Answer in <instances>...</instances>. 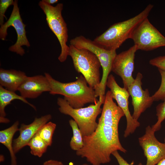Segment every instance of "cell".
Listing matches in <instances>:
<instances>
[{
	"label": "cell",
	"instance_id": "6da1fadb",
	"mask_svg": "<svg viewBox=\"0 0 165 165\" xmlns=\"http://www.w3.org/2000/svg\"><path fill=\"white\" fill-rule=\"evenodd\" d=\"M83 146L76 151V154L85 158L92 165L109 163L115 151L127 152L120 142L117 127L98 125L92 134L83 137Z\"/></svg>",
	"mask_w": 165,
	"mask_h": 165
},
{
	"label": "cell",
	"instance_id": "7a4b0ae2",
	"mask_svg": "<svg viewBox=\"0 0 165 165\" xmlns=\"http://www.w3.org/2000/svg\"><path fill=\"white\" fill-rule=\"evenodd\" d=\"M44 75L50 85L51 90L50 94L63 95L64 98L73 108H82L87 103L96 104L98 101L96 96L94 90L87 85L82 75L75 81L67 83L55 79L48 73L45 72Z\"/></svg>",
	"mask_w": 165,
	"mask_h": 165
},
{
	"label": "cell",
	"instance_id": "3957f363",
	"mask_svg": "<svg viewBox=\"0 0 165 165\" xmlns=\"http://www.w3.org/2000/svg\"><path fill=\"white\" fill-rule=\"evenodd\" d=\"M153 5L148 4L145 9L134 17L115 23L94 40L108 50H116L132 35L138 25L148 18Z\"/></svg>",
	"mask_w": 165,
	"mask_h": 165
},
{
	"label": "cell",
	"instance_id": "277c9868",
	"mask_svg": "<svg viewBox=\"0 0 165 165\" xmlns=\"http://www.w3.org/2000/svg\"><path fill=\"white\" fill-rule=\"evenodd\" d=\"M105 95L99 97L96 104L85 108H73L66 100L61 97L57 98V103L60 112L73 118L84 137L91 134L97 129L98 123L96 121V119L101 113V106L104 102Z\"/></svg>",
	"mask_w": 165,
	"mask_h": 165
},
{
	"label": "cell",
	"instance_id": "5b68a950",
	"mask_svg": "<svg viewBox=\"0 0 165 165\" xmlns=\"http://www.w3.org/2000/svg\"><path fill=\"white\" fill-rule=\"evenodd\" d=\"M69 55L72 58L75 70L81 73L88 85L95 90L100 84L101 67L97 57L93 53L84 49L69 46Z\"/></svg>",
	"mask_w": 165,
	"mask_h": 165
},
{
	"label": "cell",
	"instance_id": "8992f818",
	"mask_svg": "<svg viewBox=\"0 0 165 165\" xmlns=\"http://www.w3.org/2000/svg\"><path fill=\"white\" fill-rule=\"evenodd\" d=\"M38 5L46 15L49 27L60 42L61 51L58 59L61 62H64L69 55V47L66 44L68 38L67 25L61 14L63 4L58 3L54 6L42 0L39 2Z\"/></svg>",
	"mask_w": 165,
	"mask_h": 165
},
{
	"label": "cell",
	"instance_id": "52a82bcc",
	"mask_svg": "<svg viewBox=\"0 0 165 165\" xmlns=\"http://www.w3.org/2000/svg\"><path fill=\"white\" fill-rule=\"evenodd\" d=\"M130 38L138 50L148 51L165 46V37L150 22L148 18L136 27Z\"/></svg>",
	"mask_w": 165,
	"mask_h": 165
},
{
	"label": "cell",
	"instance_id": "ba28073f",
	"mask_svg": "<svg viewBox=\"0 0 165 165\" xmlns=\"http://www.w3.org/2000/svg\"><path fill=\"white\" fill-rule=\"evenodd\" d=\"M70 43L77 48L88 50L97 57L103 70L101 82L103 84L106 83L109 74L112 71L113 61L117 54L116 50H107L94 41L87 38L82 35L72 39L70 41Z\"/></svg>",
	"mask_w": 165,
	"mask_h": 165
},
{
	"label": "cell",
	"instance_id": "9c48e42d",
	"mask_svg": "<svg viewBox=\"0 0 165 165\" xmlns=\"http://www.w3.org/2000/svg\"><path fill=\"white\" fill-rule=\"evenodd\" d=\"M14 1L10 17L6 22L1 26L0 38L2 40H5L7 35L8 28L10 26L13 27L16 31L17 39L16 43L9 48V50L22 56L25 54V52L22 46H25L28 47L30 45L26 36L25 29L26 25L23 23L20 14L18 1L15 0Z\"/></svg>",
	"mask_w": 165,
	"mask_h": 165
},
{
	"label": "cell",
	"instance_id": "30bf717a",
	"mask_svg": "<svg viewBox=\"0 0 165 165\" xmlns=\"http://www.w3.org/2000/svg\"><path fill=\"white\" fill-rule=\"evenodd\" d=\"M111 91L112 98L116 101L118 106L122 109L126 117L127 126L124 137L127 138L133 133L140 126V123L133 117L128 107V99L130 96L127 90L120 86L117 83L115 77L112 75L108 76L106 84Z\"/></svg>",
	"mask_w": 165,
	"mask_h": 165
},
{
	"label": "cell",
	"instance_id": "8fae6325",
	"mask_svg": "<svg viewBox=\"0 0 165 165\" xmlns=\"http://www.w3.org/2000/svg\"><path fill=\"white\" fill-rule=\"evenodd\" d=\"M137 50L134 45L128 50L117 54L112 63V71L121 78L124 87L127 90L134 80L132 73L135 53Z\"/></svg>",
	"mask_w": 165,
	"mask_h": 165
},
{
	"label": "cell",
	"instance_id": "7c38bea8",
	"mask_svg": "<svg viewBox=\"0 0 165 165\" xmlns=\"http://www.w3.org/2000/svg\"><path fill=\"white\" fill-rule=\"evenodd\" d=\"M155 132L149 125L145 129V134L138 138V141L147 159L145 165H156L165 158V144L159 141Z\"/></svg>",
	"mask_w": 165,
	"mask_h": 165
},
{
	"label": "cell",
	"instance_id": "4fadbf2b",
	"mask_svg": "<svg viewBox=\"0 0 165 165\" xmlns=\"http://www.w3.org/2000/svg\"><path fill=\"white\" fill-rule=\"evenodd\" d=\"M142 74L138 72L134 82L130 86L128 91L132 98L134 111L132 116L138 120L141 114L150 107L154 101L150 96L148 89L144 90L142 87Z\"/></svg>",
	"mask_w": 165,
	"mask_h": 165
},
{
	"label": "cell",
	"instance_id": "5bb4252c",
	"mask_svg": "<svg viewBox=\"0 0 165 165\" xmlns=\"http://www.w3.org/2000/svg\"><path fill=\"white\" fill-rule=\"evenodd\" d=\"M50 114H47L39 118H35L31 124L22 123L19 128V136L13 141V146L15 154L28 144L39 129L51 119Z\"/></svg>",
	"mask_w": 165,
	"mask_h": 165
},
{
	"label": "cell",
	"instance_id": "9a60e30c",
	"mask_svg": "<svg viewBox=\"0 0 165 165\" xmlns=\"http://www.w3.org/2000/svg\"><path fill=\"white\" fill-rule=\"evenodd\" d=\"M51 90L48 80L42 75L27 76L18 90L20 95L25 99L36 98L43 93Z\"/></svg>",
	"mask_w": 165,
	"mask_h": 165
},
{
	"label": "cell",
	"instance_id": "2e32d148",
	"mask_svg": "<svg viewBox=\"0 0 165 165\" xmlns=\"http://www.w3.org/2000/svg\"><path fill=\"white\" fill-rule=\"evenodd\" d=\"M124 116L123 110L114 101L111 91H108L105 95L101 115L98 120V125L118 127L119 121Z\"/></svg>",
	"mask_w": 165,
	"mask_h": 165
},
{
	"label": "cell",
	"instance_id": "e0dca14e",
	"mask_svg": "<svg viewBox=\"0 0 165 165\" xmlns=\"http://www.w3.org/2000/svg\"><path fill=\"white\" fill-rule=\"evenodd\" d=\"M25 73L14 69H0V85L6 89L13 92L18 89L25 80Z\"/></svg>",
	"mask_w": 165,
	"mask_h": 165
},
{
	"label": "cell",
	"instance_id": "ac0fdd59",
	"mask_svg": "<svg viewBox=\"0 0 165 165\" xmlns=\"http://www.w3.org/2000/svg\"><path fill=\"white\" fill-rule=\"evenodd\" d=\"M18 100L26 103L34 108L36 110V107L33 105L29 103L26 99L19 95L15 92L9 90L0 85V122L1 123H6L9 122V120L5 117L6 114L5 108L10 104L13 101Z\"/></svg>",
	"mask_w": 165,
	"mask_h": 165
},
{
	"label": "cell",
	"instance_id": "d6986e66",
	"mask_svg": "<svg viewBox=\"0 0 165 165\" xmlns=\"http://www.w3.org/2000/svg\"><path fill=\"white\" fill-rule=\"evenodd\" d=\"M19 122L16 121L9 127L0 131V142L5 145L9 152L11 165H16V157L13 146V138L15 133L19 131Z\"/></svg>",
	"mask_w": 165,
	"mask_h": 165
},
{
	"label": "cell",
	"instance_id": "ffe728a7",
	"mask_svg": "<svg viewBox=\"0 0 165 165\" xmlns=\"http://www.w3.org/2000/svg\"><path fill=\"white\" fill-rule=\"evenodd\" d=\"M28 146L30 147L31 154L39 157L42 156L48 146L37 133L31 139Z\"/></svg>",
	"mask_w": 165,
	"mask_h": 165
},
{
	"label": "cell",
	"instance_id": "44dd1931",
	"mask_svg": "<svg viewBox=\"0 0 165 165\" xmlns=\"http://www.w3.org/2000/svg\"><path fill=\"white\" fill-rule=\"evenodd\" d=\"M69 123L73 132V136L70 142L71 148L76 151L81 149L83 145V137L76 122L72 119Z\"/></svg>",
	"mask_w": 165,
	"mask_h": 165
},
{
	"label": "cell",
	"instance_id": "7402d4cb",
	"mask_svg": "<svg viewBox=\"0 0 165 165\" xmlns=\"http://www.w3.org/2000/svg\"><path fill=\"white\" fill-rule=\"evenodd\" d=\"M56 127L55 123L49 122L43 125L37 133L48 146L52 144L53 136Z\"/></svg>",
	"mask_w": 165,
	"mask_h": 165
},
{
	"label": "cell",
	"instance_id": "603a6c76",
	"mask_svg": "<svg viewBox=\"0 0 165 165\" xmlns=\"http://www.w3.org/2000/svg\"><path fill=\"white\" fill-rule=\"evenodd\" d=\"M156 111L157 121L151 127L155 132L160 129L162 123L165 119V101L160 103L157 106Z\"/></svg>",
	"mask_w": 165,
	"mask_h": 165
},
{
	"label": "cell",
	"instance_id": "cb8c5ba5",
	"mask_svg": "<svg viewBox=\"0 0 165 165\" xmlns=\"http://www.w3.org/2000/svg\"><path fill=\"white\" fill-rule=\"evenodd\" d=\"M158 69L161 76V83L158 90L151 97L154 101L161 100L164 101H165V71Z\"/></svg>",
	"mask_w": 165,
	"mask_h": 165
},
{
	"label": "cell",
	"instance_id": "d4e9b609",
	"mask_svg": "<svg viewBox=\"0 0 165 165\" xmlns=\"http://www.w3.org/2000/svg\"><path fill=\"white\" fill-rule=\"evenodd\" d=\"M14 1L13 0H0V25L4 24V18H6L5 13L8 8L10 6L13 5Z\"/></svg>",
	"mask_w": 165,
	"mask_h": 165
},
{
	"label": "cell",
	"instance_id": "484cf974",
	"mask_svg": "<svg viewBox=\"0 0 165 165\" xmlns=\"http://www.w3.org/2000/svg\"><path fill=\"white\" fill-rule=\"evenodd\" d=\"M149 64L158 69L165 71V56H159L150 60Z\"/></svg>",
	"mask_w": 165,
	"mask_h": 165
},
{
	"label": "cell",
	"instance_id": "4316f807",
	"mask_svg": "<svg viewBox=\"0 0 165 165\" xmlns=\"http://www.w3.org/2000/svg\"><path fill=\"white\" fill-rule=\"evenodd\" d=\"M112 155L116 158L119 165H132L129 163L119 154L118 151L113 152ZM138 165H143L142 163H140Z\"/></svg>",
	"mask_w": 165,
	"mask_h": 165
},
{
	"label": "cell",
	"instance_id": "83f0119b",
	"mask_svg": "<svg viewBox=\"0 0 165 165\" xmlns=\"http://www.w3.org/2000/svg\"><path fill=\"white\" fill-rule=\"evenodd\" d=\"M42 165H64V164L60 161L50 160L45 162Z\"/></svg>",
	"mask_w": 165,
	"mask_h": 165
},
{
	"label": "cell",
	"instance_id": "f1b7e54d",
	"mask_svg": "<svg viewBox=\"0 0 165 165\" xmlns=\"http://www.w3.org/2000/svg\"><path fill=\"white\" fill-rule=\"evenodd\" d=\"M46 3L51 5L55 3H57L58 2V0H43Z\"/></svg>",
	"mask_w": 165,
	"mask_h": 165
},
{
	"label": "cell",
	"instance_id": "f546056e",
	"mask_svg": "<svg viewBox=\"0 0 165 165\" xmlns=\"http://www.w3.org/2000/svg\"><path fill=\"white\" fill-rule=\"evenodd\" d=\"M156 165H165V158L161 160Z\"/></svg>",
	"mask_w": 165,
	"mask_h": 165
},
{
	"label": "cell",
	"instance_id": "4dcf8cb0",
	"mask_svg": "<svg viewBox=\"0 0 165 165\" xmlns=\"http://www.w3.org/2000/svg\"><path fill=\"white\" fill-rule=\"evenodd\" d=\"M82 165H89L86 163H84L83 164H82Z\"/></svg>",
	"mask_w": 165,
	"mask_h": 165
},
{
	"label": "cell",
	"instance_id": "1f68e13d",
	"mask_svg": "<svg viewBox=\"0 0 165 165\" xmlns=\"http://www.w3.org/2000/svg\"><path fill=\"white\" fill-rule=\"evenodd\" d=\"M164 143L165 144V138H164Z\"/></svg>",
	"mask_w": 165,
	"mask_h": 165
}]
</instances>
